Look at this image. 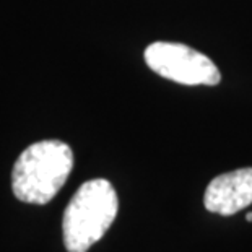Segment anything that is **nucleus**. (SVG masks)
Wrapping results in <instances>:
<instances>
[{
	"instance_id": "nucleus-1",
	"label": "nucleus",
	"mask_w": 252,
	"mask_h": 252,
	"mask_svg": "<svg viewBox=\"0 0 252 252\" xmlns=\"http://www.w3.org/2000/svg\"><path fill=\"white\" fill-rule=\"evenodd\" d=\"M73 153L61 140H41L20 155L12 171V189L21 202L46 205L67 182Z\"/></svg>"
},
{
	"instance_id": "nucleus-2",
	"label": "nucleus",
	"mask_w": 252,
	"mask_h": 252,
	"mask_svg": "<svg viewBox=\"0 0 252 252\" xmlns=\"http://www.w3.org/2000/svg\"><path fill=\"white\" fill-rule=\"evenodd\" d=\"M117 210L119 200L109 181L91 179L80 186L68 202L62 220L65 249L87 252L111 228Z\"/></svg>"
},
{
	"instance_id": "nucleus-3",
	"label": "nucleus",
	"mask_w": 252,
	"mask_h": 252,
	"mask_svg": "<svg viewBox=\"0 0 252 252\" xmlns=\"http://www.w3.org/2000/svg\"><path fill=\"white\" fill-rule=\"evenodd\" d=\"M145 62L159 77L181 85L215 87L221 80L212 59L179 42H153L145 49Z\"/></svg>"
},
{
	"instance_id": "nucleus-4",
	"label": "nucleus",
	"mask_w": 252,
	"mask_h": 252,
	"mask_svg": "<svg viewBox=\"0 0 252 252\" xmlns=\"http://www.w3.org/2000/svg\"><path fill=\"white\" fill-rule=\"evenodd\" d=\"M252 203V168L220 174L208 184L203 205L208 212L229 217Z\"/></svg>"
},
{
	"instance_id": "nucleus-5",
	"label": "nucleus",
	"mask_w": 252,
	"mask_h": 252,
	"mask_svg": "<svg viewBox=\"0 0 252 252\" xmlns=\"http://www.w3.org/2000/svg\"><path fill=\"white\" fill-rule=\"evenodd\" d=\"M246 220H248V221H252V213H248V217H246Z\"/></svg>"
}]
</instances>
